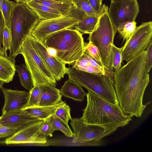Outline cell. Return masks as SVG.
Wrapping results in <instances>:
<instances>
[{"label":"cell","mask_w":152,"mask_h":152,"mask_svg":"<svg viewBox=\"0 0 152 152\" xmlns=\"http://www.w3.org/2000/svg\"><path fill=\"white\" fill-rule=\"evenodd\" d=\"M146 57L145 50L114 72V86L119 105L131 117H141L146 107L143 99L150 82Z\"/></svg>","instance_id":"obj_1"},{"label":"cell","mask_w":152,"mask_h":152,"mask_svg":"<svg viewBox=\"0 0 152 152\" xmlns=\"http://www.w3.org/2000/svg\"><path fill=\"white\" fill-rule=\"evenodd\" d=\"M86 96L87 104L80 118L86 124L99 126L113 133L132 120L119 104L111 103L89 91Z\"/></svg>","instance_id":"obj_2"},{"label":"cell","mask_w":152,"mask_h":152,"mask_svg":"<svg viewBox=\"0 0 152 152\" xmlns=\"http://www.w3.org/2000/svg\"><path fill=\"white\" fill-rule=\"evenodd\" d=\"M39 20L37 15L26 3H15L9 27L11 34L9 56L15 58L20 54L23 43Z\"/></svg>","instance_id":"obj_3"},{"label":"cell","mask_w":152,"mask_h":152,"mask_svg":"<svg viewBox=\"0 0 152 152\" xmlns=\"http://www.w3.org/2000/svg\"><path fill=\"white\" fill-rule=\"evenodd\" d=\"M82 34L75 28H67L52 34L44 44L56 51V57L65 64L72 65L78 60L84 52Z\"/></svg>","instance_id":"obj_4"},{"label":"cell","mask_w":152,"mask_h":152,"mask_svg":"<svg viewBox=\"0 0 152 152\" xmlns=\"http://www.w3.org/2000/svg\"><path fill=\"white\" fill-rule=\"evenodd\" d=\"M69 78L108 102L119 105L114 87L113 79L108 74L98 75L68 68Z\"/></svg>","instance_id":"obj_5"},{"label":"cell","mask_w":152,"mask_h":152,"mask_svg":"<svg viewBox=\"0 0 152 152\" xmlns=\"http://www.w3.org/2000/svg\"><path fill=\"white\" fill-rule=\"evenodd\" d=\"M108 9L106 6L99 17L94 30L89 34L88 39L98 49L104 65L113 71L111 66V50L117 30L110 19Z\"/></svg>","instance_id":"obj_6"},{"label":"cell","mask_w":152,"mask_h":152,"mask_svg":"<svg viewBox=\"0 0 152 152\" xmlns=\"http://www.w3.org/2000/svg\"><path fill=\"white\" fill-rule=\"evenodd\" d=\"M87 16L85 12L75 5L70 13L67 15L52 19L40 20L31 35L44 43L46 38L52 34L65 29L73 28L79 21Z\"/></svg>","instance_id":"obj_7"},{"label":"cell","mask_w":152,"mask_h":152,"mask_svg":"<svg viewBox=\"0 0 152 152\" xmlns=\"http://www.w3.org/2000/svg\"><path fill=\"white\" fill-rule=\"evenodd\" d=\"M20 51L31 73L34 86L46 85L56 87V80L34 49L29 36L23 43Z\"/></svg>","instance_id":"obj_8"},{"label":"cell","mask_w":152,"mask_h":152,"mask_svg":"<svg viewBox=\"0 0 152 152\" xmlns=\"http://www.w3.org/2000/svg\"><path fill=\"white\" fill-rule=\"evenodd\" d=\"M152 22H143L121 47L122 60L129 61L145 50L152 41Z\"/></svg>","instance_id":"obj_9"},{"label":"cell","mask_w":152,"mask_h":152,"mask_svg":"<svg viewBox=\"0 0 152 152\" xmlns=\"http://www.w3.org/2000/svg\"><path fill=\"white\" fill-rule=\"evenodd\" d=\"M70 124L73 131L74 144H85L98 146L102 145V139L112 133L101 126L86 124L80 118H72Z\"/></svg>","instance_id":"obj_10"},{"label":"cell","mask_w":152,"mask_h":152,"mask_svg":"<svg viewBox=\"0 0 152 152\" xmlns=\"http://www.w3.org/2000/svg\"><path fill=\"white\" fill-rule=\"evenodd\" d=\"M139 11L137 0H118L111 1L108 14L117 29L120 25L135 21Z\"/></svg>","instance_id":"obj_11"},{"label":"cell","mask_w":152,"mask_h":152,"mask_svg":"<svg viewBox=\"0 0 152 152\" xmlns=\"http://www.w3.org/2000/svg\"><path fill=\"white\" fill-rule=\"evenodd\" d=\"M43 121L39 120L18 130L14 134L6 139L4 143L9 145L45 144L47 137L40 132V128Z\"/></svg>","instance_id":"obj_12"},{"label":"cell","mask_w":152,"mask_h":152,"mask_svg":"<svg viewBox=\"0 0 152 152\" xmlns=\"http://www.w3.org/2000/svg\"><path fill=\"white\" fill-rule=\"evenodd\" d=\"M32 46L56 81L60 80L67 74L68 68L66 64L56 57L50 55L44 43L29 36Z\"/></svg>","instance_id":"obj_13"},{"label":"cell","mask_w":152,"mask_h":152,"mask_svg":"<svg viewBox=\"0 0 152 152\" xmlns=\"http://www.w3.org/2000/svg\"><path fill=\"white\" fill-rule=\"evenodd\" d=\"M1 89L4 99L2 115L19 111L25 107L29 99V91L13 90L2 86Z\"/></svg>","instance_id":"obj_14"},{"label":"cell","mask_w":152,"mask_h":152,"mask_svg":"<svg viewBox=\"0 0 152 152\" xmlns=\"http://www.w3.org/2000/svg\"><path fill=\"white\" fill-rule=\"evenodd\" d=\"M39 119L28 115L19 111L2 115L0 117V123L6 126L18 130Z\"/></svg>","instance_id":"obj_15"},{"label":"cell","mask_w":152,"mask_h":152,"mask_svg":"<svg viewBox=\"0 0 152 152\" xmlns=\"http://www.w3.org/2000/svg\"><path fill=\"white\" fill-rule=\"evenodd\" d=\"M39 86L41 95L39 106L53 105L62 101L61 90L56 87L46 85Z\"/></svg>","instance_id":"obj_16"},{"label":"cell","mask_w":152,"mask_h":152,"mask_svg":"<svg viewBox=\"0 0 152 152\" xmlns=\"http://www.w3.org/2000/svg\"><path fill=\"white\" fill-rule=\"evenodd\" d=\"M15 58L0 55V81L3 83L12 81L16 69Z\"/></svg>","instance_id":"obj_17"},{"label":"cell","mask_w":152,"mask_h":152,"mask_svg":"<svg viewBox=\"0 0 152 152\" xmlns=\"http://www.w3.org/2000/svg\"><path fill=\"white\" fill-rule=\"evenodd\" d=\"M64 102L62 101L55 105L35 106L25 108L21 110L25 114L39 120H44L54 114L57 109Z\"/></svg>","instance_id":"obj_18"},{"label":"cell","mask_w":152,"mask_h":152,"mask_svg":"<svg viewBox=\"0 0 152 152\" xmlns=\"http://www.w3.org/2000/svg\"><path fill=\"white\" fill-rule=\"evenodd\" d=\"M61 92L64 97L80 102L83 101L86 96L82 86L69 78L61 87Z\"/></svg>","instance_id":"obj_19"},{"label":"cell","mask_w":152,"mask_h":152,"mask_svg":"<svg viewBox=\"0 0 152 152\" xmlns=\"http://www.w3.org/2000/svg\"><path fill=\"white\" fill-rule=\"evenodd\" d=\"M26 4L37 15L40 20H46L63 16L57 10L32 0Z\"/></svg>","instance_id":"obj_20"},{"label":"cell","mask_w":152,"mask_h":152,"mask_svg":"<svg viewBox=\"0 0 152 152\" xmlns=\"http://www.w3.org/2000/svg\"><path fill=\"white\" fill-rule=\"evenodd\" d=\"M99 17L87 16L79 21L73 28L79 31L82 35L90 34L94 30Z\"/></svg>","instance_id":"obj_21"},{"label":"cell","mask_w":152,"mask_h":152,"mask_svg":"<svg viewBox=\"0 0 152 152\" xmlns=\"http://www.w3.org/2000/svg\"><path fill=\"white\" fill-rule=\"evenodd\" d=\"M32 0L57 10L63 16L69 14L75 5L73 3L60 2L50 0Z\"/></svg>","instance_id":"obj_22"},{"label":"cell","mask_w":152,"mask_h":152,"mask_svg":"<svg viewBox=\"0 0 152 152\" xmlns=\"http://www.w3.org/2000/svg\"><path fill=\"white\" fill-rule=\"evenodd\" d=\"M15 69L18 73L21 85L29 91L34 87L31 73L26 65L22 64L15 66Z\"/></svg>","instance_id":"obj_23"},{"label":"cell","mask_w":152,"mask_h":152,"mask_svg":"<svg viewBox=\"0 0 152 152\" xmlns=\"http://www.w3.org/2000/svg\"><path fill=\"white\" fill-rule=\"evenodd\" d=\"M47 119L51 124L55 131L59 130L67 137H73V133L69 128L68 124L54 114L51 115Z\"/></svg>","instance_id":"obj_24"},{"label":"cell","mask_w":152,"mask_h":152,"mask_svg":"<svg viewBox=\"0 0 152 152\" xmlns=\"http://www.w3.org/2000/svg\"><path fill=\"white\" fill-rule=\"evenodd\" d=\"M136 22L134 21L128 22L119 26L117 28V31L123 39V43L126 40V42L134 31L136 26Z\"/></svg>","instance_id":"obj_25"},{"label":"cell","mask_w":152,"mask_h":152,"mask_svg":"<svg viewBox=\"0 0 152 152\" xmlns=\"http://www.w3.org/2000/svg\"><path fill=\"white\" fill-rule=\"evenodd\" d=\"M15 3L9 0H3L1 7L2 13L4 24L8 28L13 10Z\"/></svg>","instance_id":"obj_26"},{"label":"cell","mask_w":152,"mask_h":152,"mask_svg":"<svg viewBox=\"0 0 152 152\" xmlns=\"http://www.w3.org/2000/svg\"><path fill=\"white\" fill-rule=\"evenodd\" d=\"M121 48H118L114 45H112L111 50V66L115 71L118 70L121 67L122 61Z\"/></svg>","instance_id":"obj_27"},{"label":"cell","mask_w":152,"mask_h":152,"mask_svg":"<svg viewBox=\"0 0 152 152\" xmlns=\"http://www.w3.org/2000/svg\"><path fill=\"white\" fill-rule=\"evenodd\" d=\"M54 115L67 124L69 120L72 119L70 115V108L65 102L58 108Z\"/></svg>","instance_id":"obj_28"},{"label":"cell","mask_w":152,"mask_h":152,"mask_svg":"<svg viewBox=\"0 0 152 152\" xmlns=\"http://www.w3.org/2000/svg\"><path fill=\"white\" fill-rule=\"evenodd\" d=\"M29 91L30 96L29 99L25 108L39 106L41 95V90L39 86H34Z\"/></svg>","instance_id":"obj_29"},{"label":"cell","mask_w":152,"mask_h":152,"mask_svg":"<svg viewBox=\"0 0 152 152\" xmlns=\"http://www.w3.org/2000/svg\"><path fill=\"white\" fill-rule=\"evenodd\" d=\"M84 52L94 58L102 65L105 66L102 62L98 49L91 42L85 43Z\"/></svg>","instance_id":"obj_30"},{"label":"cell","mask_w":152,"mask_h":152,"mask_svg":"<svg viewBox=\"0 0 152 152\" xmlns=\"http://www.w3.org/2000/svg\"><path fill=\"white\" fill-rule=\"evenodd\" d=\"M74 4L77 8L85 12L88 16H99L94 10L88 0L78 1Z\"/></svg>","instance_id":"obj_31"},{"label":"cell","mask_w":152,"mask_h":152,"mask_svg":"<svg viewBox=\"0 0 152 152\" xmlns=\"http://www.w3.org/2000/svg\"><path fill=\"white\" fill-rule=\"evenodd\" d=\"M11 45V34L9 28L5 24L3 28V42L2 48L5 56L7 55V51L9 50Z\"/></svg>","instance_id":"obj_32"},{"label":"cell","mask_w":152,"mask_h":152,"mask_svg":"<svg viewBox=\"0 0 152 152\" xmlns=\"http://www.w3.org/2000/svg\"><path fill=\"white\" fill-rule=\"evenodd\" d=\"M40 131L46 137L52 136L55 131L51 124L47 119L43 120L40 127Z\"/></svg>","instance_id":"obj_33"},{"label":"cell","mask_w":152,"mask_h":152,"mask_svg":"<svg viewBox=\"0 0 152 152\" xmlns=\"http://www.w3.org/2000/svg\"><path fill=\"white\" fill-rule=\"evenodd\" d=\"M94 12L100 16L103 12L106 7L105 4L102 5V0H88Z\"/></svg>","instance_id":"obj_34"},{"label":"cell","mask_w":152,"mask_h":152,"mask_svg":"<svg viewBox=\"0 0 152 152\" xmlns=\"http://www.w3.org/2000/svg\"><path fill=\"white\" fill-rule=\"evenodd\" d=\"M18 129L4 125L0 123V138L10 136L15 133Z\"/></svg>","instance_id":"obj_35"},{"label":"cell","mask_w":152,"mask_h":152,"mask_svg":"<svg viewBox=\"0 0 152 152\" xmlns=\"http://www.w3.org/2000/svg\"><path fill=\"white\" fill-rule=\"evenodd\" d=\"M147 57L146 59V66L147 72L149 73L152 66V42L149 44L146 50Z\"/></svg>","instance_id":"obj_36"},{"label":"cell","mask_w":152,"mask_h":152,"mask_svg":"<svg viewBox=\"0 0 152 152\" xmlns=\"http://www.w3.org/2000/svg\"><path fill=\"white\" fill-rule=\"evenodd\" d=\"M4 25L3 16L0 10V49L3 51L4 53V52L3 49L2 45L3 28Z\"/></svg>","instance_id":"obj_37"},{"label":"cell","mask_w":152,"mask_h":152,"mask_svg":"<svg viewBox=\"0 0 152 152\" xmlns=\"http://www.w3.org/2000/svg\"><path fill=\"white\" fill-rule=\"evenodd\" d=\"M48 53L50 55L56 57V50L52 48H47Z\"/></svg>","instance_id":"obj_38"},{"label":"cell","mask_w":152,"mask_h":152,"mask_svg":"<svg viewBox=\"0 0 152 152\" xmlns=\"http://www.w3.org/2000/svg\"><path fill=\"white\" fill-rule=\"evenodd\" d=\"M55 1L63 3H73V0H50Z\"/></svg>","instance_id":"obj_39"},{"label":"cell","mask_w":152,"mask_h":152,"mask_svg":"<svg viewBox=\"0 0 152 152\" xmlns=\"http://www.w3.org/2000/svg\"><path fill=\"white\" fill-rule=\"evenodd\" d=\"M17 3L22 2L26 3L31 0H15Z\"/></svg>","instance_id":"obj_40"},{"label":"cell","mask_w":152,"mask_h":152,"mask_svg":"<svg viewBox=\"0 0 152 152\" xmlns=\"http://www.w3.org/2000/svg\"><path fill=\"white\" fill-rule=\"evenodd\" d=\"M3 0H0V10L1 12V7Z\"/></svg>","instance_id":"obj_41"},{"label":"cell","mask_w":152,"mask_h":152,"mask_svg":"<svg viewBox=\"0 0 152 152\" xmlns=\"http://www.w3.org/2000/svg\"><path fill=\"white\" fill-rule=\"evenodd\" d=\"M0 55L5 56V54L3 51L0 49Z\"/></svg>","instance_id":"obj_42"},{"label":"cell","mask_w":152,"mask_h":152,"mask_svg":"<svg viewBox=\"0 0 152 152\" xmlns=\"http://www.w3.org/2000/svg\"><path fill=\"white\" fill-rule=\"evenodd\" d=\"M83 0L87 1L88 0H73L74 4L77 2H78V1H83Z\"/></svg>","instance_id":"obj_43"},{"label":"cell","mask_w":152,"mask_h":152,"mask_svg":"<svg viewBox=\"0 0 152 152\" xmlns=\"http://www.w3.org/2000/svg\"><path fill=\"white\" fill-rule=\"evenodd\" d=\"M4 83L1 82L0 81V90L1 89V87L2 86V85H3Z\"/></svg>","instance_id":"obj_44"},{"label":"cell","mask_w":152,"mask_h":152,"mask_svg":"<svg viewBox=\"0 0 152 152\" xmlns=\"http://www.w3.org/2000/svg\"><path fill=\"white\" fill-rule=\"evenodd\" d=\"M111 1H116V0H110Z\"/></svg>","instance_id":"obj_45"}]
</instances>
